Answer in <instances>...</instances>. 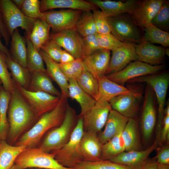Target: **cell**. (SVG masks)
Listing matches in <instances>:
<instances>
[{
    "label": "cell",
    "mask_w": 169,
    "mask_h": 169,
    "mask_svg": "<svg viewBox=\"0 0 169 169\" xmlns=\"http://www.w3.org/2000/svg\"><path fill=\"white\" fill-rule=\"evenodd\" d=\"M160 136V144L161 145L169 141V114L164 115Z\"/></svg>",
    "instance_id": "50"
},
{
    "label": "cell",
    "mask_w": 169,
    "mask_h": 169,
    "mask_svg": "<svg viewBox=\"0 0 169 169\" xmlns=\"http://www.w3.org/2000/svg\"><path fill=\"white\" fill-rule=\"evenodd\" d=\"M72 169H134L128 166L114 162L110 160H100L95 161H82Z\"/></svg>",
    "instance_id": "39"
},
{
    "label": "cell",
    "mask_w": 169,
    "mask_h": 169,
    "mask_svg": "<svg viewBox=\"0 0 169 169\" xmlns=\"http://www.w3.org/2000/svg\"><path fill=\"white\" fill-rule=\"evenodd\" d=\"M9 169H23L19 166L15 164H14Z\"/></svg>",
    "instance_id": "58"
},
{
    "label": "cell",
    "mask_w": 169,
    "mask_h": 169,
    "mask_svg": "<svg viewBox=\"0 0 169 169\" xmlns=\"http://www.w3.org/2000/svg\"><path fill=\"white\" fill-rule=\"evenodd\" d=\"M98 90L96 101L104 100L108 102L113 98L122 95H129L141 98V94L124 86L119 84L108 79L105 76L98 79Z\"/></svg>",
    "instance_id": "20"
},
{
    "label": "cell",
    "mask_w": 169,
    "mask_h": 169,
    "mask_svg": "<svg viewBox=\"0 0 169 169\" xmlns=\"http://www.w3.org/2000/svg\"><path fill=\"white\" fill-rule=\"evenodd\" d=\"M11 93L3 88L0 90V140L6 141L9 129L7 113Z\"/></svg>",
    "instance_id": "36"
},
{
    "label": "cell",
    "mask_w": 169,
    "mask_h": 169,
    "mask_svg": "<svg viewBox=\"0 0 169 169\" xmlns=\"http://www.w3.org/2000/svg\"><path fill=\"white\" fill-rule=\"evenodd\" d=\"M25 0H12L14 4L19 9H20Z\"/></svg>",
    "instance_id": "56"
},
{
    "label": "cell",
    "mask_w": 169,
    "mask_h": 169,
    "mask_svg": "<svg viewBox=\"0 0 169 169\" xmlns=\"http://www.w3.org/2000/svg\"><path fill=\"white\" fill-rule=\"evenodd\" d=\"M165 0H141L131 16L135 23L143 30L151 24L152 20Z\"/></svg>",
    "instance_id": "16"
},
{
    "label": "cell",
    "mask_w": 169,
    "mask_h": 169,
    "mask_svg": "<svg viewBox=\"0 0 169 169\" xmlns=\"http://www.w3.org/2000/svg\"><path fill=\"white\" fill-rule=\"evenodd\" d=\"M50 38L71 54L75 59L84 58L82 37L76 29L64 31L50 34Z\"/></svg>",
    "instance_id": "15"
},
{
    "label": "cell",
    "mask_w": 169,
    "mask_h": 169,
    "mask_svg": "<svg viewBox=\"0 0 169 169\" xmlns=\"http://www.w3.org/2000/svg\"><path fill=\"white\" fill-rule=\"evenodd\" d=\"M78 119L75 110L68 103L62 123L49 131L37 147L46 153L62 147L70 140Z\"/></svg>",
    "instance_id": "3"
},
{
    "label": "cell",
    "mask_w": 169,
    "mask_h": 169,
    "mask_svg": "<svg viewBox=\"0 0 169 169\" xmlns=\"http://www.w3.org/2000/svg\"><path fill=\"white\" fill-rule=\"evenodd\" d=\"M14 83L38 119L44 114L53 110L59 103L61 97L43 92L30 91Z\"/></svg>",
    "instance_id": "9"
},
{
    "label": "cell",
    "mask_w": 169,
    "mask_h": 169,
    "mask_svg": "<svg viewBox=\"0 0 169 169\" xmlns=\"http://www.w3.org/2000/svg\"><path fill=\"white\" fill-rule=\"evenodd\" d=\"M5 54L0 51V80L3 89L11 93L15 89V86L8 70Z\"/></svg>",
    "instance_id": "43"
},
{
    "label": "cell",
    "mask_w": 169,
    "mask_h": 169,
    "mask_svg": "<svg viewBox=\"0 0 169 169\" xmlns=\"http://www.w3.org/2000/svg\"><path fill=\"white\" fill-rule=\"evenodd\" d=\"M75 80L79 86L95 100L98 90V79L84 68Z\"/></svg>",
    "instance_id": "37"
},
{
    "label": "cell",
    "mask_w": 169,
    "mask_h": 169,
    "mask_svg": "<svg viewBox=\"0 0 169 169\" xmlns=\"http://www.w3.org/2000/svg\"><path fill=\"white\" fill-rule=\"evenodd\" d=\"M96 6L107 17L128 13L131 14L139 4L141 0H88Z\"/></svg>",
    "instance_id": "17"
},
{
    "label": "cell",
    "mask_w": 169,
    "mask_h": 169,
    "mask_svg": "<svg viewBox=\"0 0 169 169\" xmlns=\"http://www.w3.org/2000/svg\"><path fill=\"white\" fill-rule=\"evenodd\" d=\"M6 61L13 80L17 84L28 89L31 73L25 68L14 60L11 57L5 54Z\"/></svg>",
    "instance_id": "31"
},
{
    "label": "cell",
    "mask_w": 169,
    "mask_h": 169,
    "mask_svg": "<svg viewBox=\"0 0 169 169\" xmlns=\"http://www.w3.org/2000/svg\"><path fill=\"white\" fill-rule=\"evenodd\" d=\"M40 3L42 13L55 8H67L83 11H92L99 8L88 0H42Z\"/></svg>",
    "instance_id": "25"
},
{
    "label": "cell",
    "mask_w": 169,
    "mask_h": 169,
    "mask_svg": "<svg viewBox=\"0 0 169 169\" xmlns=\"http://www.w3.org/2000/svg\"><path fill=\"white\" fill-rule=\"evenodd\" d=\"M26 16L35 19L44 20L43 13L40 11V1L25 0L20 9Z\"/></svg>",
    "instance_id": "42"
},
{
    "label": "cell",
    "mask_w": 169,
    "mask_h": 169,
    "mask_svg": "<svg viewBox=\"0 0 169 169\" xmlns=\"http://www.w3.org/2000/svg\"><path fill=\"white\" fill-rule=\"evenodd\" d=\"M111 109L109 102L96 101L95 105L81 117L83 120L84 131L98 134L105 126Z\"/></svg>",
    "instance_id": "13"
},
{
    "label": "cell",
    "mask_w": 169,
    "mask_h": 169,
    "mask_svg": "<svg viewBox=\"0 0 169 169\" xmlns=\"http://www.w3.org/2000/svg\"><path fill=\"white\" fill-rule=\"evenodd\" d=\"M155 158L157 164L169 165V145L167 143L160 150Z\"/></svg>",
    "instance_id": "49"
},
{
    "label": "cell",
    "mask_w": 169,
    "mask_h": 169,
    "mask_svg": "<svg viewBox=\"0 0 169 169\" xmlns=\"http://www.w3.org/2000/svg\"><path fill=\"white\" fill-rule=\"evenodd\" d=\"M76 29L82 37L97 33L92 11H83L77 22Z\"/></svg>",
    "instance_id": "38"
},
{
    "label": "cell",
    "mask_w": 169,
    "mask_h": 169,
    "mask_svg": "<svg viewBox=\"0 0 169 169\" xmlns=\"http://www.w3.org/2000/svg\"><path fill=\"white\" fill-rule=\"evenodd\" d=\"M37 32L42 45L45 44L50 38V28L45 20L37 19Z\"/></svg>",
    "instance_id": "48"
},
{
    "label": "cell",
    "mask_w": 169,
    "mask_h": 169,
    "mask_svg": "<svg viewBox=\"0 0 169 169\" xmlns=\"http://www.w3.org/2000/svg\"><path fill=\"white\" fill-rule=\"evenodd\" d=\"M151 23L166 32L169 31V3L165 0L152 20Z\"/></svg>",
    "instance_id": "40"
},
{
    "label": "cell",
    "mask_w": 169,
    "mask_h": 169,
    "mask_svg": "<svg viewBox=\"0 0 169 169\" xmlns=\"http://www.w3.org/2000/svg\"><path fill=\"white\" fill-rule=\"evenodd\" d=\"M31 73L30 80L27 90L33 92H43L61 96V92L54 86L52 79L46 72L38 71Z\"/></svg>",
    "instance_id": "28"
},
{
    "label": "cell",
    "mask_w": 169,
    "mask_h": 169,
    "mask_svg": "<svg viewBox=\"0 0 169 169\" xmlns=\"http://www.w3.org/2000/svg\"><path fill=\"white\" fill-rule=\"evenodd\" d=\"M113 35L123 43H141L143 30L138 27L132 18L130 14L122 13L108 17Z\"/></svg>",
    "instance_id": "6"
},
{
    "label": "cell",
    "mask_w": 169,
    "mask_h": 169,
    "mask_svg": "<svg viewBox=\"0 0 169 169\" xmlns=\"http://www.w3.org/2000/svg\"><path fill=\"white\" fill-rule=\"evenodd\" d=\"M125 151L142 150L138 122L135 118L129 119L121 132Z\"/></svg>",
    "instance_id": "29"
},
{
    "label": "cell",
    "mask_w": 169,
    "mask_h": 169,
    "mask_svg": "<svg viewBox=\"0 0 169 169\" xmlns=\"http://www.w3.org/2000/svg\"><path fill=\"white\" fill-rule=\"evenodd\" d=\"M7 116L9 129L6 141L11 145L38 119L16 87L11 93Z\"/></svg>",
    "instance_id": "1"
},
{
    "label": "cell",
    "mask_w": 169,
    "mask_h": 169,
    "mask_svg": "<svg viewBox=\"0 0 169 169\" xmlns=\"http://www.w3.org/2000/svg\"><path fill=\"white\" fill-rule=\"evenodd\" d=\"M110 50L102 49L82 59L85 69L97 79L106 75L110 59Z\"/></svg>",
    "instance_id": "19"
},
{
    "label": "cell",
    "mask_w": 169,
    "mask_h": 169,
    "mask_svg": "<svg viewBox=\"0 0 169 169\" xmlns=\"http://www.w3.org/2000/svg\"><path fill=\"white\" fill-rule=\"evenodd\" d=\"M41 50L44 51L55 62L59 63L63 49L54 40L49 38Z\"/></svg>",
    "instance_id": "46"
},
{
    "label": "cell",
    "mask_w": 169,
    "mask_h": 169,
    "mask_svg": "<svg viewBox=\"0 0 169 169\" xmlns=\"http://www.w3.org/2000/svg\"><path fill=\"white\" fill-rule=\"evenodd\" d=\"M39 52L46 65L47 74L58 85L62 95L69 98L68 81L61 69L59 63L54 61L42 50Z\"/></svg>",
    "instance_id": "26"
},
{
    "label": "cell",
    "mask_w": 169,
    "mask_h": 169,
    "mask_svg": "<svg viewBox=\"0 0 169 169\" xmlns=\"http://www.w3.org/2000/svg\"><path fill=\"white\" fill-rule=\"evenodd\" d=\"M144 42L158 44L164 48L168 47L169 46V33L151 24L143 29L141 43Z\"/></svg>",
    "instance_id": "35"
},
{
    "label": "cell",
    "mask_w": 169,
    "mask_h": 169,
    "mask_svg": "<svg viewBox=\"0 0 169 169\" xmlns=\"http://www.w3.org/2000/svg\"><path fill=\"white\" fill-rule=\"evenodd\" d=\"M165 52L166 55L169 56V49L168 47L165 48Z\"/></svg>",
    "instance_id": "59"
},
{
    "label": "cell",
    "mask_w": 169,
    "mask_h": 169,
    "mask_svg": "<svg viewBox=\"0 0 169 169\" xmlns=\"http://www.w3.org/2000/svg\"><path fill=\"white\" fill-rule=\"evenodd\" d=\"M165 67V64L153 66L137 60L131 62L121 71L106 76L110 80L124 86L131 79L159 73L163 71Z\"/></svg>",
    "instance_id": "10"
},
{
    "label": "cell",
    "mask_w": 169,
    "mask_h": 169,
    "mask_svg": "<svg viewBox=\"0 0 169 169\" xmlns=\"http://www.w3.org/2000/svg\"><path fill=\"white\" fill-rule=\"evenodd\" d=\"M11 38L9 50L11 57L27 68V47L25 38L21 35L18 28L15 30Z\"/></svg>",
    "instance_id": "30"
},
{
    "label": "cell",
    "mask_w": 169,
    "mask_h": 169,
    "mask_svg": "<svg viewBox=\"0 0 169 169\" xmlns=\"http://www.w3.org/2000/svg\"><path fill=\"white\" fill-rule=\"evenodd\" d=\"M140 98L129 95L115 97L109 102L112 109L128 119L135 118L137 113Z\"/></svg>",
    "instance_id": "24"
},
{
    "label": "cell",
    "mask_w": 169,
    "mask_h": 169,
    "mask_svg": "<svg viewBox=\"0 0 169 169\" xmlns=\"http://www.w3.org/2000/svg\"><path fill=\"white\" fill-rule=\"evenodd\" d=\"M0 33L3 38L6 45H8L10 41L11 36L4 21L2 12L0 7Z\"/></svg>",
    "instance_id": "52"
},
{
    "label": "cell",
    "mask_w": 169,
    "mask_h": 169,
    "mask_svg": "<svg viewBox=\"0 0 169 169\" xmlns=\"http://www.w3.org/2000/svg\"><path fill=\"white\" fill-rule=\"evenodd\" d=\"M129 119L112 109L109 114L104 131L98 135L101 144H105L122 131Z\"/></svg>",
    "instance_id": "23"
},
{
    "label": "cell",
    "mask_w": 169,
    "mask_h": 169,
    "mask_svg": "<svg viewBox=\"0 0 169 169\" xmlns=\"http://www.w3.org/2000/svg\"><path fill=\"white\" fill-rule=\"evenodd\" d=\"M0 7L9 34L11 37L18 27L24 29L29 36L36 19L25 16L10 0H0Z\"/></svg>",
    "instance_id": "8"
},
{
    "label": "cell",
    "mask_w": 169,
    "mask_h": 169,
    "mask_svg": "<svg viewBox=\"0 0 169 169\" xmlns=\"http://www.w3.org/2000/svg\"><path fill=\"white\" fill-rule=\"evenodd\" d=\"M127 82L146 83L153 89L158 104L157 119L156 137H160L164 117L166 98L169 84V73L168 71L142 76L131 79Z\"/></svg>",
    "instance_id": "4"
},
{
    "label": "cell",
    "mask_w": 169,
    "mask_h": 169,
    "mask_svg": "<svg viewBox=\"0 0 169 169\" xmlns=\"http://www.w3.org/2000/svg\"><path fill=\"white\" fill-rule=\"evenodd\" d=\"M156 100L152 88L147 84L146 87L141 119V127L143 139L145 142L151 138L156 123Z\"/></svg>",
    "instance_id": "11"
},
{
    "label": "cell",
    "mask_w": 169,
    "mask_h": 169,
    "mask_svg": "<svg viewBox=\"0 0 169 169\" xmlns=\"http://www.w3.org/2000/svg\"><path fill=\"white\" fill-rule=\"evenodd\" d=\"M27 47V68L30 73L46 72L44 61L39 51L34 47L28 36L25 34Z\"/></svg>",
    "instance_id": "34"
},
{
    "label": "cell",
    "mask_w": 169,
    "mask_h": 169,
    "mask_svg": "<svg viewBox=\"0 0 169 169\" xmlns=\"http://www.w3.org/2000/svg\"><path fill=\"white\" fill-rule=\"evenodd\" d=\"M1 37L2 36L0 33V51L5 55L11 57L9 50L6 46L4 45L2 42Z\"/></svg>",
    "instance_id": "55"
},
{
    "label": "cell",
    "mask_w": 169,
    "mask_h": 169,
    "mask_svg": "<svg viewBox=\"0 0 169 169\" xmlns=\"http://www.w3.org/2000/svg\"><path fill=\"white\" fill-rule=\"evenodd\" d=\"M157 164L158 169H169V165Z\"/></svg>",
    "instance_id": "57"
},
{
    "label": "cell",
    "mask_w": 169,
    "mask_h": 169,
    "mask_svg": "<svg viewBox=\"0 0 169 169\" xmlns=\"http://www.w3.org/2000/svg\"><path fill=\"white\" fill-rule=\"evenodd\" d=\"M83 11L72 9L46 11L43 13L44 20L56 33L76 29L77 22Z\"/></svg>",
    "instance_id": "12"
},
{
    "label": "cell",
    "mask_w": 169,
    "mask_h": 169,
    "mask_svg": "<svg viewBox=\"0 0 169 169\" xmlns=\"http://www.w3.org/2000/svg\"><path fill=\"white\" fill-rule=\"evenodd\" d=\"M68 98L62 95L59 103L51 111L42 115L34 124L18 140L14 146L37 147L44 135L52 129L59 126L65 117Z\"/></svg>",
    "instance_id": "2"
},
{
    "label": "cell",
    "mask_w": 169,
    "mask_h": 169,
    "mask_svg": "<svg viewBox=\"0 0 169 169\" xmlns=\"http://www.w3.org/2000/svg\"><path fill=\"white\" fill-rule=\"evenodd\" d=\"M83 132V118L78 117L77 125L68 142L60 149L50 152L62 166L72 169L82 161L80 143Z\"/></svg>",
    "instance_id": "5"
},
{
    "label": "cell",
    "mask_w": 169,
    "mask_h": 169,
    "mask_svg": "<svg viewBox=\"0 0 169 169\" xmlns=\"http://www.w3.org/2000/svg\"><path fill=\"white\" fill-rule=\"evenodd\" d=\"M15 163L21 168L46 169H72L64 167L55 159L53 154L44 152L37 147H27L17 156Z\"/></svg>",
    "instance_id": "7"
},
{
    "label": "cell",
    "mask_w": 169,
    "mask_h": 169,
    "mask_svg": "<svg viewBox=\"0 0 169 169\" xmlns=\"http://www.w3.org/2000/svg\"><path fill=\"white\" fill-rule=\"evenodd\" d=\"M165 48L148 42L136 44V51L138 60L153 66L165 64Z\"/></svg>",
    "instance_id": "21"
},
{
    "label": "cell",
    "mask_w": 169,
    "mask_h": 169,
    "mask_svg": "<svg viewBox=\"0 0 169 169\" xmlns=\"http://www.w3.org/2000/svg\"><path fill=\"white\" fill-rule=\"evenodd\" d=\"M92 11L97 33H110L111 28L108 17L98 9Z\"/></svg>",
    "instance_id": "44"
},
{
    "label": "cell",
    "mask_w": 169,
    "mask_h": 169,
    "mask_svg": "<svg viewBox=\"0 0 169 169\" xmlns=\"http://www.w3.org/2000/svg\"><path fill=\"white\" fill-rule=\"evenodd\" d=\"M102 145L98 137V134L84 131L80 143L82 161L92 162L101 160Z\"/></svg>",
    "instance_id": "22"
},
{
    "label": "cell",
    "mask_w": 169,
    "mask_h": 169,
    "mask_svg": "<svg viewBox=\"0 0 169 169\" xmlns=\"http://www.w3.org/2000/svg\"><path fill=\"white\" fill-rule=\"evenodd\" d=\"M38 21L36 19L33 29L28 37L34 47L39 51L42 45L38 34Z\"/></svg>",
    "instance_id": "51"
},
{
    "label": "cell",
    "mask_w": 169,
    "mask_h": 169,
    "mask_svg": "<svg viewBox=\"0 0 169 169\" xmlns=\"http://www.w3.org/2000/svg\"><path fill=\"white\" fill-rule=\"evenodd\" d=\"M142 169H158V164L156 159L154 158L148 159Z\"/></svg>",
    "instance_id": "54"
},
{
    "label": "cell",
    "mask_w": 169,
    "mask_h": 169,
    "mask_svg": "<svg viewBox=\"0 0 169 169\" xmlns=\"http://www.w3.org/2000/svg\"><path fill=\"white\" fill-rule=\"evenodd\" d=\"M1 81L0 80V85H1Z\"/></svg>",
    "instance_id": "60"
},
{
    "label": "cell",
    "mask_w": 169,
    "mask_h": 169,
    "mask_svg": "<svg viewBox=\"0 0 169 169\" xmlns=\"http://www.w3.org/2000/svg\"><path fill=\"white\" fill-rule=\"evenodd\" d=\"M59 65L68 80L71 79H76L84 68L82 59H75L66 64L59 63Z\"/></svg>",
    "instance_id": "41"
},
{
    "label": "cell",
    "mask_w": 169,
    "mask_h": 169,
    "mask_svg": "<svg viewBox=\"0 0 169 169\" xmlns=\"http://www.w3.org/2000/svg\"><path fill=\"white\" fill-rule=\"evenodd\" d=\"M136 44L132 43H123L121 46L111 51L112 55L106 75L119 72L131 62L138 60L136 51Z\"/></svg>",
    "instance_id": "14"
},
{
    "label": "cell",
    "mask_w": 169,
    "mask_h": 169,
    "mask_svg": "<svg viewBox=\"0 0 169 169\" xmlns=\"http://www.w3.org/2000/svg\"><path fill=\"white\" fill-rule=\"evenodd\" d=\"M159 146L155 139L148 148L143 150L124 151L110 161L131 166L134 169H142L151 153Z\"/></svg>",
    "instance_id": "18"
},
{
    "label": "cell",
    "mask_w": 169,
    "mask_h": 169,
    "mask_svg": "<svg viewBox=\"0 0 169 169\" xmlns=\"http://www.w3.org/2000/svg\"><path fill=\"white\" fill-rule=\"evenodd\" d=\"M75 59L67 51L63 50L60 61V63L66 64L70 63Z\"/></svg>",
    "instance_id": "53"
},
{
    "label": "cell",
    "mask_w": 169,
    "mask_h": 169,
    "mask_svg": "<svg viewBox=\"0 0 169 169\" xmlns=\"http://www.w3.org/2000/svg\"><path fill=\"white\" fill-rule=\"evenodd\" d=\"M95 36L97 42L102 49L112 51L123 43L111 33L105 34L96 33Z\"/></svg>",
    "instance_id": "45"
},
{
    "label": "cell",
    "mask_w": 169,
    "mask_h": 169,
    "mask_svg": "<svg viewBox=\"0 0 169 169\" xmlns=\"http://www.w3.org/2000/svg\"><path fill=\"white\" fill-rule=\"evenodd\" d=\"M68 81L69 97L79 105L81 111L78 116L81 117L95 105L96 101L79 86L75 79H69Z\"/></svg>",
    "instance_id": "27"
},
{
    "label": "cell",
    "mask_w": 169,
    "mask_h": 169,
    "mask_svg": "<svg viewBox=\"0 0 169 169\" xmlns=\"http://www.w3.org/2000/svg\"><path fill=\"white\" fill-rule=\"evenodd\" d=\"M122 131L102 145L101 160H110L125 151Z\"/></svg>",
    "instance_id": "33"
},
{
    "label": "cell",
    "mask_w": 169,
    "mask_h": 169,
    "mask_svg": "<svg viewBox=\"0 0 169 169\" xmlns=\"http://www.w3.org/2000/svg\"><path fill=\"white\" fill-rule=\"evenodd\" d=\"M27 147L11 145L6 141L0 140V169H9L18 155Z\"/></svg>",
    "instance_id": "32"
},
{
    "label": "cell",
    "mask_w": 169,
    "mask_h": 169,
    "mask_svg": "<svg viewBox=\"0 0 169 169\" xmlns=\"http://www.w3.org/2000/svg\"><path fill=\"white\" fill-rule=\"evenodd\" d=\"M82 39L84 57L92 55L102 49L97 42L95 34L82 37Z\"/></svg>",
    "instance_id": "47"
}]
</instances>
